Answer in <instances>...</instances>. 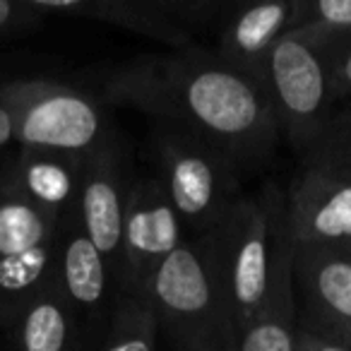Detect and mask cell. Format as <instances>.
Wrapping results in <instances>:
<instances>
[{
  "label": "cell",
  "instance_id": "cell-1",
  "mask_svg": "<svg viewBox=\"0 0 351 351\" xmlns=\"http://www.w3.org/2000/svg\"><path fill=\"white\" fill-rule=\"evenodd\" d=\"M99 82L101 104L132 106L171 121L215 145L241 173L263 169L282 142L263 84L197 46L149 53L108 68Z\"/></svg>",
  "mask_w": 351,
  "mask_h": 351
},
{
  "label": "cell",
  "instance_id": "cell-2",
  "mask_svg": "<svg viewBox=\"0 0 351 351\" xmlns=\"http://www.w3.org/2000/svg\"><path fill=\"white\" fill-rule=\"evenodd\" d=\"M284 231V191L265 183L258 195H241L215 229L197 236L207 250L239 339L258 317Z\"/></svg>",
  "mask_w": 351,
  "mask_h": 351
},
{
  "label": "cell",
  "instance_id": "cell-3",
  "mask_svg": "<svg viewBox=\"0 0 351 351\" xmlns=\"http://www.w3.org/2000/svg\"><path fill=\"white\" fill-rule=\"evenodd\" d=\"M145 298L181 351H239L234 315L197 236H188L161 263Z\"/></svg>",
  "mask_w": 351,
  "mask_h": 351
},
{
  "label": "cell",
  "instance_id": "cell-4",
  "mask_svg": "<svg viewBox=\"0 0 351 351\" xmlns=\"http://www.w3.org/2000/svg\"><path fill=\"white\" fill-rule=\"evenodd\" d=\"M149 152L159 181L188 236L219 224L241 193V173L215 145L171 121H149Z\"/></svg>",
  "mask_w": 351,
  "mask_h": 351
},
{
  "label": "cell",
  "instance_id": "cell-5",
  "mask_svg": "<svg viewBox=\"0 0 351 351\" xmlns=\"http://www.w3.org/2000/svg\"><path fill=\"white\" fill-rule=\"evenodd\" d=\"M260 84L279 123L282 142L303 164L322 145L335 121L330 56L298 32H289L265 58Z\"/></svg>",
  "mask_w": 351,
  "mask_h": 351
},
{
  "label": "cell",
  "instance_id": "cell-6",
  "mask_svg": "<svg viewBox=\"0 0 351 351\" xmlns=\"http://www.w3.org/2000/svg\"><path fill=\"white\" fill-rule=\"evenodd\" d=\"M0 101L12 116L20 149L87 156L116 132L97 94L73 84L36 77L8 80L0 82Z\"/></svg>",
  "mask_w": 351,
  "mask_h": 351
},
{
  "label": "cell",
  "instance_id": "cell-7",
  "mask_svg": "<svg viewBox=\"0 0 351 351\" xmlns=\"http://www.w3.org/2000/svg\"><path fill=\"white\" fill-rule=\"evenodd\" d=\"M188 239L159 176H135L128 188L116 291L145 298L154 272Z\"/></svg>",
  "mask_w": 351,
  "mask_h": 351
},
{
  "label": "cell",
  "instance_id": "cell-8",
  "mask_svg": "<svg viewBox=\"0 0 351 351\" xmlns=\"http://www.w3.org/2000/svg\"><path fill=\"white\" fill-rule=\"evenodd\" d=\"M53 287L77 322L84 351H97L106 335L118 291L106 260L84 234L75 212L58 224Z\"/></svg>",
  "mask_w": 351,
  "mask_h": 351
},
{
  "label": "cell",
  "instance_id": "cell-9",
  "mask_svg": "<svg viewBox=\"0 0 351 351\" xmlns=\"http://www.w3.org/2000/svg\"><path fill=\"white\" fill-rule=\"evenodd\" d=\"M130 181L132 176L128 169V154L118 132H113L99 149L82 159L75 215L94 248L106 260L113 284L118 282V272H121L123 217H125Z\"/></svg>",
  "mask_w": 351,
  "mask_h": 351
},
{
  "label": "cell",
  "instance_id": "cell-10",
  "mask_svg": "<svg viewBox=\"0 0 351 351\" xmlns=\"http://www.w3.org/2000/svg\"><path fill=\"white\" fill-rule=\"evenodd\" d=\"M284 224L293 248L351 250V178L303 166L284 191Z\"/></svg>",
  "mask_w": 351,
  "mask_h": 351
},
{
  "label": "cell",
  "instance_id": "cell-11",
  "mask_svg": "<svg viewBox=\"0 0 351 351\" xmlns=\"http://www.w3.org/2000/svg\"><path fill=\"white\" fill-rule=\"evenodd\" d=\"M298 325L351 346V250L293 248Z\"/></svg>",
  "mask_w": 351,
  "mask_h": 351
},
{
  "label": "cell",
  "instance_id": "cell-12",
  "mask_svg": "<svg viewBox=\"0 0 351 351\" xmlns=\"http://www.w3.org/2000/svg\"><path fill=\"white\" fill-rule=\"evenodd\" d=\"M301 0H272L234 8L219 34L217 56L239 73L258 80L272 46L296 29Z\"/></svg>",
  "mask_w": 351,
  "mask_h": 351
},
{
  "label": "cell",
  "instance_id": "cell-13",
  "mask_svg": "<svg viewBox=\"0 0 351 351\" xmlns=\"http://www.w3.org/2000/svg\"><path fill=\"white\" fill-rule=\"evenodd\" d=\"M29 5L44 20L99 22L156 41L169 51H186L195 46V39L188 32L176 27L159 10L156 0H29Z\"/></svg>",
  "mask_w": 351,
  "mask_h": 351
},
{
  "label": "cell",
  "instance_id": "cell-14",
  "mask_svg": "<svg viewBox=\"0 0 351 351\" xmlns=\"http://www.w3.org/2000/svg\"><path fill=\"white\" fill-rule=\"evenodd\" d=\"M82 159L46 149H17L8 156V166L22 195L60 224L77 207Z\"/></svg>",
  "mask_w": 351,
  "mask_h": 351
},
{
  "label": "cell",
  "instance_id": "cell-15",
  "mask_svg": "<svg viewBox=\"0 0 351 351\" xmlns=\"http://www.w3.org/2000/svg\"><path fill=\"white\" fill-rule=\"evenodd\" d=\"M298 303L293 284V245L287 224L279 236L265 303L253 325L241 335L239 351H296Z\"/></svg>",
  "mask_w": 351,
  "mask_h": 351
},
{
  "label": "cell",
  "instance_id": "cell-16",
  "mask_svg": "<svg viewBox=\"0 0 351 351\" xmlns=\"http://www.w3.org/2000/svg\"><path fill=\"white\" fill-rule=\"evenodd\" d=\"M5 337L10 351H84L77 322L53 284L17 315Z\"/></svg>",
  "mask_w": 351,
  "mask_h": 351
},
{
  "label": "cell",
  "instance_id": "cell-17",
  "mask_svg": "<svg viewBox=\"0 0 351 351\" xmlns=\"http://www.w3.org/2000/svg\"><path fill=\"white\" fill-rule=\"evenodd\" d=\"M56 236L58 221L22 195L5 159L0 164V260L51 245Z\"/></svg>",
  "mask_w": 351,
  "mask_h": 351
},
{
  "label": "cell",
  "instance_id": "cell-18",
  "mask_svg": "<svg viewBox=\"0 0 351 351\" xmlns=\"http://www.w3.org/2000/svg\"><path fill=\"white\" fill-rule=\"evenodd\" d=\"M53 267L56 241L44 248L0 260V332L3 335L34 298L53 284Z\"/></svg>",
  "mask_w": 351,
  "mask_h": 351
},
{
  "label": "cell",
  "instance_id": "cell-19",
  "mask_svg": "<svg viewBox=\"0 0 351 351\" xmlns=\"http://www.w3.org/2000/svg\"><path fill=\"white\" fill-rule=\"evenodd\" d=\"M159 332V317L147 298L118 293L97 351H156Z\"/></svg>",
  "mask_w": 351,
  "mask_h": 351
},
{
  "label": "cell",
  "instance_id": "cell-20",
  "mask_svg": "<svg viewBox=\"0 0 351 351\" xmlns=\"http://www.w3.org/2000/svg\"><path fill=\"white\" fill-rule=\"evenodd\" d=\"M325 53L351 44V0H301L296 29Z\"/></svg>",
  "mask_w": 351,
  "mask_h": 351
},
{
  "label": "cell",
  "instance_id": "cell-21",
  "mask_svg": "<svg viewBox=\"0 0 351 351\" xmlns=\"http://www.w3.org/2000/svg\"><path fill=\"white\" fill-rule=\"evenodd\" d=\"M156 5L176 27L188 32L193 39L197 36V32H207L219 25V17L229 10V5L219 0H156Z\"/></svg>",
  "mask_w": 351,
  "mask_h": 351
},
{
  "label": "cell",
  "instance_id": "cell-22",
  "mask_svg": "<svg viewBox=\"0 0 351 351\" xmlns=\"http://www.w3.org/2000/svg\"><path fill=\"white\" fill-rule=\"evenodd\" d=\"M327 56H330V63H332V77H335V94H337L335 121H332V128L327 132V137H332L337 132L351 130V44Z\"/></svg>",
  "mask_w": 351,
  "mask_h": 351
},
{
  "label": "cell",
  "instance_id": "cell-23",
  "mask_svg": "<svg viewBox=\"0 0 351 351\" xmlns=\"http://www.w3.org/2000/svg\"><path fill=\"white\" fill-rule=\"evenodd\" d=\"M44 17L29 5V0H0V44L36 32Z\"/></svg>",
  "mask_w": 351,
  "mask_h": 351
},
{
  "label": "cell",
  "instance_id": "cell-24",
  "mask_svg": "<svg viewBox=\"0 0 351 351\" xmlns=\"http://www.w3.org/2000/svg\"><path fill=\"white\" fill-rule=\"evenodd\" d=\"M303 166H322V169L337 171L351 178V130L337 132L327 137L306 161Z\"/></svg>",
  "mask_w": 351,
  "mask_h": 351
},
{
  "label": "cell",
  "instance_id": "cell-25",
  "mask_svg": "<svg viewBox=\"0 0 351 351\" xmlns=\"http://www.w3.org/2000/svg\"><path fill=\"white\" fill-rule=\"evenodd\" d=\"M296 351H351V346H346V344H341V341L330 339V337L317 335V332L298 325Z\"/></svg>",
  "mask_w": 351,
  "mask_h": 351
},
{
  "label": "cell",
  "instance_id": "cell-26",
  "mask_svg": "<svg viewBox=\"0 0 351 351\" xmlns=\"http://www.w3.org/2000/svg\"><path fill=\"white\" fill-rule=\"evenodd\" d=\"M15 142V132H12V116L8 106L0 101V152H5L8 147Z\"/></svg>",
  "mask_w": 351,
  "mask_h": 351
}]
</instances>
